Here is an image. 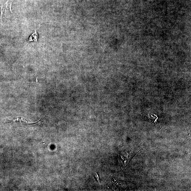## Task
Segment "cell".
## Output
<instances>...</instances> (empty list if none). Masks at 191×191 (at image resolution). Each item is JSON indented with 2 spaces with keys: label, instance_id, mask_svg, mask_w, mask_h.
Returning <instances> with one entry per match:
<instances>
[{
  "label": "cell",
  "instance_id": "1",
  "mask_svg": "<svg viewBox=\"0 0 191 191\" xmlns=\"http://www.w3.org/2000/svg\"><path fill=\"white\" fill-rule=\"evenodd\" d=\"M38 38V35L36 32V30H35V32L31 35L29 39V41H37Z\"/></svg>",
  "mask_w": 191,
  "mask_h": 191
}]
</instances>
